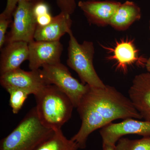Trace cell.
I'll return each instance as SVG.
<instances>
[{
  "label": "cell",
  "mask_w": 150,
  "mask_h": 150,
  "mask_svg": "<svg viewBox=\"0 0 150 150\" xmlns=\"http://www.w3.org/2000/svg\"><path fill=\"white\" fill-rule=\"evenodd\" d=\"M29 68L30 70H37L44 65H53L61 63L63 50L60 41H38L35 40L28 43Z\"/></svg>",
  "instance_id": "obj_9"
},
{
  "label": "cell",
  "mask_w": 150,
  "mask_h": 150,
  "mask_svg": "<svg viewBox=\"0 0 150 150\" xmlns=\"http://www.w3.org/2000/svg\"><path fill=\"white\" fill-rule=\"evenodd\" d=\"M56 4L61 12L70 15L74 12L76 7L75 0H56Z\"/></svg>",
  "instance_id": "obj_20"
},
{
  "label": "cell",
  "mask_w": 150,
  "mask_h": 150,
  "mask_svg": "<svg viewBox=\"0 0 150 150\" xmlns=\"http://www.w3.org/2000/svg\"><path fill=\"white\" fill-rule=\"evenodd\" d=\"M149 28L150 30V19L149 21Z\"/></svg>",
  "instance_id": "obj_25"
},
{
  "label": "cell",
  "mask_w": 150,
  "mask_h": 150,
  "mask_svg": "<svg viewBox=\"0 0 150 150\" xmlns=\"http://www.w3.org/2000/svg\"><path fill=\"white\" fill-rule=\"evenodd\" d=\"M54 133L40 123L33 107L10 134L1 140L0 150H35Z\"/></svg>",
  "instance_id": "obj_3"
},
{
  "label": "cell",
  "mask_w": 150,
  "mask_h": 150,
  "mask_svg": "<svg viewBox=\"0 0 150 150\" xmlns=\"http://www.w3.org/2000/svg\"><path fill=\"white\" fill-rule=\"evenodd\" d=\"M43 75L51 84L54 85L64 93L77 108L82 97L89 87L72 76L69 71L62 63L44 65L42 67Z\"/></svg>",
  "instance_id": "obj_6"
},
{
  "label": "cell",
  "mask_w": 150,
  "mask_h": 150,
  "mask_svg": "<svg viewBox=\"0 0 150 150\" xmlns=\"http://www.w3.org/2000/svg\"><path fill=\"white\" fill-rule=\"evenodd\" d=\"M145 67H146L147 71L150 73V56L149 59H147Z\"/></svg>",
  "instance_id": "obj_24"
},
{
  "label": "cell",
  "mask_w": 150,
  "mask_h": 150,
  "mask_svg": "<svg viewBox=\"0 0 150 150\" xmlns=\"http://www.w3.org/2000/svg\"><path fill=\"white\" fill-rule=\"evenodd\" d=\"M121 3L114 1H81L78 6L83 12L90 24L104 26L110 20Z\"/></svg>",
  "instance_id": "obj_10"
},
{
  "label": "cell",
  "mask_w": 150,
  "mask_h": 150,
  "mask_svg": "<svg viewBox=\"0 0 150 150\" xmlns=\"http://www.w3.org/2000/svg\"><path fill=\"white\" fill-rule=\"evenodd\" d=\"M129 98L142 119L150 121V73L135 76L129 90Z\"/></svg>",
  "instance_id": "obj_11"
},
{
  "label": "cell",
  "mask_w": 150,
  "mask_h": 150,
  "mask_svg": "<svg viewBox=\"0 0 150 150\" xmlns=\"http://www.w3.org/2000/svg\"><path fill=\"white\" fill-rule=\"evenodd\" d=\"M40 1L21 0L19 2L13 16L11 30L6 35V43L14 41L29 43L34 40L38 24L34 8Z\"/></svg>",
  "instance_id": "obj_5"
},
{
  "label": "cell",
  "mask_w": 150,
  "mask_h": 150,
  "mask_svg": "<svg viewBox=\"0 0 150 150\" xmlns=\"http://www.w3.org/2000/svg\"><path fill=\"white\" fill-rule=\"evenodd\" d=\"M20 1L21 0H7L5 8L1 15L7 18H12L14 11Z\"/></svg>",
  "instance_id": "obj_21"
},
{
  "label": "cell",
  "mask_w": 150,
  "mask_h": 150,
  "mask_svg": "<svg viewBox=\"0 0 150 150\" xmlns=\"http://www.w3.org/2000/svg\"><path fill=\"white\" fill-rule=\"evenodd\" d=\"M77 144L71 139H68L62 129L55 131L54 135L40 145L35 150H78Z\"/></svg>",
  "instance_id": "obj_16"
},
{
  "label": "cell",
  "mask_w": 150,
  "mask_h": 150,
  "mask_svg": "<svg viewBox=\"0 0 150 150\" xmlns=\"http://www.w3.org/2000/svg\"><path fill=\"white\" fill-rule=\"evenodd\" d=\"M103 150H115V146H108V145L103 146Z\"/></svg>",
  "instance_id": "obj_23"
},
{
  "label": "cell",
  "mask_w": 150,
  "mask_h": 150,
  "mask_svg": "<svg viewBox=\"0 0 150 150\" xmlns=\"http://www.w3.org/2000/svg\"><path fill=\"white\" fill-rule=\"evenodd\" d=\"M6 90L10 95L9 105L12 111L13 114H17L30 93L20 88H9Z\"/></svg>",
  "instance_id": "obj_18"
},
{
  "label": "cell",
  "mask_w": 150,
  "mask_h": 150,
  "mask_svg": "<svg viewBox=\"0 0 150 150\" xmlns=\"http://www.w3.org/2000/svg\"><path fill=\"white\" fill-rule=\"evenodd\" d=\"M115 150H150V137L137 140L122 137L115 145Z\"/></svg>",
  "instance_id": "obj_17"
},
{
  "label": "cell",
  "mask_w": 150,
  "mask_h": 150,
  "mask_svg": "<svg viewBox=\"0 0 150 150\" xmlns=\"http://www.w3.org/2000/svg\"><path fill=\"white\" fill-rule=\"evenodd\" d=\"M142 17L141 8L133 1H126L115 12L109 25L118 30H125Z\"/></svg>",
  "instance_id": "obj_15"
},
{
  "label": "cell",
  "mask_w": 150,
  "mask_h": 150,
  "mask_svg": "<svg viewBox=\"0 0 150 150\" xmlns=\"http://www.w3.org/2000/svg\"><path fill=\"white\" fill-rule=\"evenodd\" d=\"M12 18H8L0 14V49L5 45L6 33L9 25L12 22Z\"/></svg>",
  "instance_id": "obj_19"
},
{
  "label": "cell",
  "mask_w": 150,
  "mask_h": 150,
  "mask_svg": "<svg viewBox=\"0 0 150 150\" xmlns=\"http://www.w3.org/2000/svg\"><path fill=\"white\" fill-rule=\"evenodd\" d=\"M35 97L40 123L54 131L62 129L71 117L74 108L69 98L53 84L46 86Z\"/></svg>",
  "instance_id": "obj_2"
},
{
  "label": "cell",
  "mask_w": 150,
  "mask_h": 150,
  "mask_svg": "<svg viewBox=\"0 0 150 150\" xmlns=\"http://www.w3.org/2000/svg\"><path fill=\"white\" fill-rule=\"evenodd\" d=\"M81 124L79 130L71 139L80 149L86 147V142L92 133L118 119H142L129 98L114 87H92L82 97L77 107Z\"/></svg>",
  "instance_id": "obj_1"
},
{
  "label": "cell",
  "mask_w": 150,
  "mask_h": 150,
  "mask_svg": "<svg viewBox=\"0 0 150 150\" xmlns=\"http://www.w3.org/2000/svg\"><path fill=\"white\" fill-rule=\"evenodd\" d=\"M105 48L111 53L108 59L114 61L116 68L123 73H126L128 67L136 63L139 66L146 65L147 59L139 57V50L131 39H122L116 42L112 48Z\"/></svg>",
  "instance_id": "obj_12"
},
{
  "label": "cell",
  "mask_w": 150,
  "mask_h": 150,
  "mask_svg": "<svg viewBox=\"0 0 150 150\" xmlns=\"http://www.w3.org/2000/svg\"><path fill=\"white\" fill-rule=\"evenodd\" d=\"M0 83L4 88L21 89L34 96L51 84L40 69L26 71L20 68L1 75Z\"/></svg>",
  "instance_id": "obj_7"
},
{
  "label": "cell",
  "mask_w": 150,
  "mask_h": 150,
  "mask_svg": "<svg viewBox=\"0 0 150 150\" xmlns=\"http://www.w3.org/2000/svg\"><path fill=\"white\" fill-rule=\"evenodd\" d=\"M71 15L61 12L53 16L50 23L45 26H38L35 30L34 39L38 41H59L66 33L72 32V21Z\"/></svg>",
  "instance_id": "obj_14"
},
{
  "label": "cell",
  "mask_w": 150,
  "mask_h": 150,
  "mask_svg": "<svg viewBox=\"0 0 150 150\" xmlns=\"http://www.w3.org/2000/svg\"><path fill=\"white\" fill-rule=\"evenodd\" d=\"M53 18L51 13L36 18L38 25L43 26L47 25L51 22Z\"/></svg>",
  "instance_id": "obj_22"
},
{
  "label": "cell",
  "mask_w": 150,
  "mask_h": 150,
  "mask_svg": "<svg viewBox=\"0 0 150 150\" xmlns=\"http://www.w3.org/2000/svg\"><path fill=\"white\" fill-rule=\"evenodd\" d=\"M70 36L68 48L67 64L77 74L82 83L92 87L104 88L103 83L95 69L93 59L95 50L91 41H84L79 43L73 35Z\"/></svg>",
  "instance_id": "obj_4"
},
{
  "label": "cell",
  "mask_w": 150,
  "mask_h": 150,
  "mask_svg": "<svg viewBox=\"0 0 150 150\" xmlns=\"http://www.w3.org/2000/svg\"><path fill=\"white\" fill-rule=\"evenodd\" d=\"M1 50V75L18 69L23 62L28 60V43L25 41L8 42Z\"/></svg>",
  "instance_id": "obj_13"
},
{
  "label": "cell",
  "mask_w": 150,
  "mask_h": 150,
  "mask_svg": "<svg viewBox=\"0 0 150 150\" xmlns=\"http://www.w3.org/2000/svg\"><path fill=\"white\" fill-rule=\"evenodd\" d=\"M137 119L128 118L119 123L112 122L100 129V134L102 139L103 146H115L119 139L129 134L150 137V121Z\"/></svg>",
  "instance_id": "obj_8"
}]
</instances>
